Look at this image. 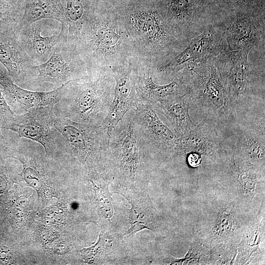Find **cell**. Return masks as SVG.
<instances>
[{
  "mask_svg": "<svg viewBox=\"0 0 265 265\" xmlns=\"http://www.w3.org/2000/svg\"><path fill=\"white\" fill-rule=\"evenodd\" d=\"M152 2L134 0L113 9L129 37L134 60L150 68L169 60L189 39L168 20L160 0Z\"/></svg>",
  "mask_w": 265,
  "mask_h": 265,
  "instance_id": "cell-1",
  "label": "cell"
},
{
  "mask_svg": "<svg viewBox=\"0 0 265 265\" xmlns=\"http://www.w3.org/2000/svg\"><path fill=\"white\" fill-rule=\"evenodd\" d=\"M91 69L109 70L134 59L129 37L117 13L101 8L85 22L75 42Z\"/></svg>",
  "mask_w": 265,
  "mask_h": 265,
  "instance_id": "cell-2",
  "label": "cell"
},
{
  "mask_svg": "<svg viewBox=\"0 0 265 265\" xmlns=\"http://www.w3.org/2000/svg\"><path fill=\"white\" fill-rule=\"evenodd\" d=\"M114 84L110 71L101 69L68 82L63 98L54 106L56 117L101 125L113 100Z\"/></svg>",
  "mask_w": 265,
  "mask_h": 265,
  "instance_id": "cell-3",
  "label": "cell"
},
{
  "mask_svg": "<svg viewBox=\"0 0 265 265\" xmlns=\"http://www.w3.org/2000/svg\"><path fill=\"white\" fill-rule=\"evenodd\" d=\"M150 151L135 122L133 110L131 109L113 129L106 160L119 176L135 179L145 173L142 157Z\"/></svg>",
  "mask_w": 265,
  "mask_h": 265,
  "instance_id": "cell-4",
  "label": "cell"
},
{
  "mask_svg": "<svg viewBox=\"0 0 265 265\" xmlns=\"http://www.w3.org/2000/svg\"><path fill=\"white\" fill-rule=\"evenodd\" d=\"M60 32V38L49 59L33 66V77L26 89L37 91L54 90L93 70L82 59L75 44L69 41L67 35L61 30Z\"/></svg>",
  "mask_w": 265,
  "mask_h": 265,
  "instance_id": "cell-5",
  "label": "cell"
},
{
  "mask_svg": "<svg viewBox=\"0 0 265 265\" xmlns=\"http://www.w3.org/2000/svg\"><path fill=\"white\" fill-rule=\"evenodd\" d=\"M53 127L62 136L66 151L85 168L95 171L96 165L106 160L111 134L102 125L57 117Z\"/></svg>",
  "mask_w": 265,
  "mask_h": 265,
  "instance_id": "cell-6",
  "label": "cell"
},
{
  "mask_svg": "<svg viewBox=\"0 0 265 265\" xmlns=\"http://www.w3.org/2000/svg\"><path fill=\"white\" fill-rule=\"evenodd\" d=\"M227 48L219 28L211 24L189 38L184 47L165 62L150 68L152 77L173 80L184 70L218 56Z\"/></svg>",
  "mask_w": 265,
  "mask_h": 265,
  "instance_id": "cell-7",
  "label": "cell"
},
{
  "mask_svg": "<svg viewBox=\"0 0 265 265\" xmlns=\"http://www.w3.org/2000/svg\"><path fill=\"white\" fill-rule=\"evenodd\" d=\"M232 51L265 46V15L242 11L222 12L214 22Z\"/></svg>",
  "mask_w": 265,
  "mask_h": 265,
  "instance_id": "cell-8",
  "label": "cell"
},
{
  "mask_svg": "<svg viewBox=\"0 0 265 265\" xmlns=\"http://www.w3.org/2000/svg\"><path fill=\"white\" fill-rule=\"evenodd\" d=\"M160 0L168 20L186 39L213 24L220 12L218 0Z\"/></svg>",
  "mask_w": 265,
  "mask_h": 265,
  "instance_id": "cell-9",
  "label": "cell"
},
{
  "mask_svg": "<svg viewBox=\"0 0 265 265\" xmlns=\"http://www.w3.org/2000/svg\"><path fill=\"white\" fill-rule=\"evenodd\" d=\"M53 108L51 106L40 107L22 114H16L6 130L17 133L19 137L40 144L47 157L53 158L57 151V131L53 127L57 117Z\"/></svg>",
  "mask_w": 265,
  "mask_h": 265,
  "instance_id": "cell-10",
  "label": "cell"
},
{
  "mask_svg": "<svg viewBox=\"0 0 265 265\" xmlns=\"http://www.w3.org/2000/svg\"><path fill=\"white\" fill-rule=\"evenodd\" d=\"M109 70L114 80L113 97L108 113L101 125L111 134L125 114L133 109L140 100L136 87V61L132 60Z\"/></svg>",
  "mask_w": 265,
  "mask_h": 265,
  "instance_id": "cell-11",
  "label": "cell"
},
{
  "mask_svg": "<svg viewBox=\"0 0 265 265\" xmlns=\"http://www.w3.org/2000/svg\"><path fill=\"white\" fill-rule=\"evenodd\" d=\"M0 85L5 100L13 112L22 114L34 108L54 106L63 98L66 83L58 88L48 91H33L15 84L6 69L0 63Z\"/></svg>",
  "mask_w": 265,
  "mask_h": 265,
  "instance_id": "cell-12",
  "label": "cell"
},
{
  "mask_svg": "<svg viewBox=\"0 0 265 265\" xmlns=\"http://www.w3.org/2000/svg\"><path fill=\"white\" fill-rule=\"evenodd\" d=\"M16 28L0 30V63L14 82L26 88L34 75L31 59L23 50Z\"/></svg>",
  "mask_w": 265,
  "mask_h": 265,
  "instance_id": "cell-13",
  "label": "cell"
},
{
  "mask_svg": "<svg viewBox=\"0 0 265 265\" xmlns=\"http://www.w3.org/2000/svg\"><path fill=\"white\" fill-rule=\"evenodd\" d=\"M133 110L135 122L151 151L168 152L174 149L178 137L161 120L154 104L140 102Z\"/></svg>",
  "mask_w": 265,
  "mask_h": 265,
  "instance_id": "cell-14",
  "label": "cell"
},
{
  "mask_svg": "<svg viewBox=\"0 0 265 265\" xmlns=\"http://www.w3.org/2000/svg\"><path fill=\"white\" fill-rule=\"evenodd\" d=\"M137 91L140 102L156 104L170 97L188 92L186 83L182 76L163 85L156 83L150 68L137 62Z\"/></svg>",
  "mask_w": 265,
  "mask_h": 265,
  "instance_id": "cell-15",
  "label": "cell"
},
{
  "mask_svg": "<svg viewBox=\"0 0 265 265\" xmlns=\"http://www.w3.org/2000/svg\"><path fill=\"white\" fill-rule=\"evenodd\" d=\"M47 19L32 23L21 29L18 39L22 48L35 65L46 62L51 56L54 48L60 38L57 34L43 36L41 34Z\"/></svg>",
  "mask_w": 265,
  "mask_h": 265,
  "instance_id": "cell-16",
  "label": "cell"
},
{
  "mask_svg": "<svg viewBox=\"0 0 265 265\" xmlns=\"http://www.w3.org/2000/svg\"><path fill=\"white\" fill-rule=\"evenodd\" d=\"M188 95V92L175 96L154 104L157 110L168 120L176 135L180 137L197 126L189 115Z\"/></svg>",
  "mask_w": 265,
  "mask_h": 265,
  "instance_id": "cell-17",
  "label": "cell"
},
{
  "mask_svg": "<svg viewBox=\"0 0 265 265\" xmlns=\"http://www.w3.org/2000/svg\"><path fill=\"white\" fill-rule=\"evenodd\" d=\"M25 11L19 26L27 27L36 21L51 19L59 21L61 29L68 33V26L61 0H24Z\"/></svg>",
  "mask_w": 265,
  "mask_h": 265,
  "instance_id": "cell-18",
  "label": "cell"
},
{
  "mask_svg": "<svg viewBox=\"0 0 265 265\" xmlns=\"http://www.w3.org/2000/svg\"><path fill=\"white\" fill-rule=\"evenodd\" d=\"M68 26L67 39L75 43L85 22L99 6V0H61Z\"/></svg>",
  "mask_w": 265,
  "mask_h": 265,
  "instance_id": "cell-19",
  "label": "cell"
},
{
  "mask_svg": "<svg viewBox=\"0 0 265 265\" xmlns=\"http://www.w3.org/2000/svg\"><path fill=\"white\" fill-rule=\"evenodd\" d=\"M25 6L24 0H0V30L16 28L18 30Z\"/></svg>",
  "mask_w": 265,
  "mask_h": 265,
  "instance_id": "cell-20",
  "label": "cell"
},
{
  "mask_svg": "<svg viewBox=\"0 0 265 265\" xmlns=\"http://www.w3.org/2000/svg\"><path fill=\"white\" fill-rule=\"evenodd\" d=\"M131 202L132 208L131 210L130 221L131 228L130 233H134L144 228H150L148 213L149 201L145 196H130L129 194H123Z\"/></svg>",
  "mask_w": 265,
  "mask_h": 265,
  "instance_id": "cell-21",
  "label": "cell"
},
{
  "mask_svg": "<svg viewBox=\"0 0 265 265\" xmlns=\"http://www.w3.org/2000/svg\"><path fill=\"white\" fill-rule=\"evenodd\" d=\"M224 12L242 11L265 15V0H227Z\"/></svg>",
  "mask_w": 265,
  "mask_h": 265,
  "instance_id": "cell-22",
  "label": "cell"
},
{
  "mask_svg": "<svg viewBox=\"0 0 265 265\" xmlns=\"http://www.w3.org/2000/svg\"><path fill=\"white\" fill-rule=\"evenodd\" d=\"M105 236L101 233L99 239L97 243L92 247L83 249L81 250L82 256L87 262H92L95 258H98L105 252L107 243L106 240Z\"/></svg>",
  "mask_w": 265,
  "mask_h": 265,
  "instance_id": "cell-23",
  "label": "cell"
},
{
  "mask_svg": "<svg viewBox=\"0 0 265 265\" xmlns=\"http://www.w3.org/2000/svg\"><path fill=\"white\" fill-rule=\"evenodd\" d=\"M16 114L7 103L0 89V128L6 130L13 121Z\"/></svg>",
  "mask_w": 265,
  "mask_h": 265,
  "instance_id": "cell-24",
  "label": "cell"
},
{
  "mask_svg": "<svg viewBox=\"0 0 265 265\" xmlns=\"http://www.w3.org/2000/svg\"><path fill=\"white\" fill-rule=\"evenodd\" d=\"M242 145L250 156L258 159L264 158V147L259 140L247 136L243 140Z\"/></svg>",
  "mask_w": 265,
  "mask_h": 265,
  "instance_id": "cell-25",
  "label": "cell"
},
{
  "mask_svg": "<svg viewBox=\"0 0 265 265\" xmlns=\"http://www.w3.org/2000/svg\"><path fill=\"white\" fill-rule=\"evenodd\" d=\"M189 164L192 167H196L199 165L201 161V158L199 154L193 153L190 154L188 157Z\"/></svg>",
  "mask_w": 265,
  "mask_h": 265,
  "instance_id": "cell-26",
  "label": "cell"
},
{
  "mask_svg": "<svg viewBox=\"0 0 265 265\" xmlns=\"http://www.w3.org/2000/svg\"><path fill=\"white\" fill-rule=\"evenodd\" d=\"M8 145V142L4 134L2 132L0 128V153L5 151Z\"/></svg>",
  "mask_w": 265,
  "mask_h": 265,
  "instance_id": "cell-27",
  "label": "cell"
}]
</instances>
